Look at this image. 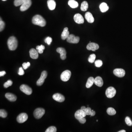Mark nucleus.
<instances>
[{"mask_svg":"<svg viewBox=\"0 0 132 132\" xmlns=\"http://www.w3.org/2000/svg\"><path fill=\"white\" fill-rule=\"evenodd\" d=\"M32 23L35 25H37L41 27H43L46 25L45 19L41 15H36L33 17Z\"/></svg>","mask_w":132,"mask_h":132,"instance_id":"1","label":"nucleus"},{"mask_svg":"<svg viewBox=\"0 0 132 132\" xmlns=\"http://www.w3.org/2000/svg\"><path fill=\"white\" fill-rule=\"evenodd\" d=\"M7 45L10 50H15L18 46V41L16 37L11 36L9 38L7 41Z\"/></svg>","mask_w":132,"mask_h":132,"instance_id":"2","label":"nucleus"},{"mask_svg":"<svg viewBox=\"0 0 132 132\" xmlns=\"http://www.w3.org/2000/svg\"><path fill=\"white\" fill-rule=\"evenodd\" d=\"M116 89L112 87H110L106 91V96L109 98H113L116 95Z\"/></svg>","mask_w":132,"mask_h":132,"instance_id":"3","label":"nucleus"},{"mask_svg":"<svg viewBox=\"0 0 132 132\" xmlns=\"http://www.w3.org/2000/svg\"><path fill=\"white\" fill-rule=\"evenodd\" d=\"M45 110L43 108H37L34 112V116L36 119H41L45 114Z\"/></svg>","mask_w":132,"mask_h":132,"instance_id":"4","label":"nucleus"},{"mask_svg":"<svg viewBox=\"0 0 132 132\" xmlns=\"http://www.w3.org/2000/svg\"><path fill=\"white\" fill-rule=\"evenodd\" d=\"M71 75V72L69 70H66L61 75V79L62 81L67 82L69 80Z\"/></svg>","mask_w":132,"mask_h":132,"instance_id":"5","label":"nucleus"},{"mask_svg":"<svg viewBox=\"0 0 132 132\" xmlns=\"http://www.w3.org/2000/svg\"><path fill=\"white\" fill-rule=\"evenodd\" d=\"M47 75H48V73H47V72L46 71H43L42 72L41 77L38 79V80L36 84L37 85L41 86L43 84L45 79L47 78Z\"/></svg>","mask_w":132,"mask_h":132,"instance_id":"6","label":"nucleus"},{"mask_svg":"<svg viewBox=\"0 0 132 132\" xmlns=\"http://www.w3.org/2000/svg\"><path fill=\"white\" fill-rule=\"evenodd\" d=\"M20 89L26 95H30L32 94V90L31 88L26 85L23 84L20 87Z\"/></svg>","mask_w":132,"mask_h":132,"instance_id":"7","label":"nucleus"},{"mask_svg":"<svg viewBox=\"0 0 132 132\" xmlns=\"http://www.w3.org/2000/svg\"><path fill=\"white\" fill-rule=\"evenodd\" d=\"M67 42L71 43H78L80 41V38L78 36H75L73 35H69L68 37L66 39Z\"/></svg>","mask_w":132,"mask_h":132,"instance_id":"8","label":"nucleus"},{"mask_svg":"<svg viewBox=\"0 0 132 132\" xmlns=\"http://www.w3.org/2000/svg\"><path fill=\"white\" fill-rule=\"evenodd\" d=\"M28 119V116L25 113H21L19 114L17 118L18 123H24Z\"/></svg>","mask_w":132,"mask_h":132,"instance_id":"9","label":"nucleus"},{"mask_svg":"<svg viewBox=\"0 0 132 132\" xmlns=\"http://www.w3.org/2000/svg\"><path fill=\"white\" fill-rule=\"evenodd\" d=\"M113 73L116 76L119 78L123 77L126 74L125 71L123 69L121 68L115 69L114 70Z\"/></svg>","mask_w":132,"mask_h":132,"instance_id":"10","label":"nucleus"},{"mask_svg":"<svg viewBox=\"0 0 132 132\" xmlns=\"http://www.w3.org/2000/svg\"><path fill=\"white\" fill-rule=\"evenodd\" d=\"M32 5L31 0H26V1L21 5L20 10L21 12L26 11Z\"/></svg>","mask_w":132,"mask_h":132,"instance_id":"11","label":"nucleus"},{"mask_svg":"<svg viewBox=\"0 0 132 132\" xmlns=\"http://www.w3.org/2000/svg\"><path fill=\"white\" fill-rule=\"evenodd\" d=\"M75 22L78 24H82L84 23V19L83 17L80 14H76L74 16Z\"/></svg>","mask_w":132,"mask_h":132,"instance_id":"12","label":"nucleus"},{"mask_svg":"<svg viewBox=\"0 0 132 132\" xmlns=\"http://www.w3.org/2000/svg\"><path fill=\"white\" fill-rule=\"evenodd\" d=\"M86 115V114L84 111L80 109L78 110L76 112V113H75V116L77 120H78L81 118L85 117Z\"/></svg>","mask_w":132,"mask_h":132,"instance_id":"13","label":"nucleus"},{"mask_svg":"<svg viewBox=\"0 0 132 132\" xmlns=\"http://www.w3.org/2000/svg\"><path fill=\"white\" fill-rule=\"evenodd\" d=\"M53 98L55 100L60 102H64L65 100L64 96L60 93H56L54 94L53 96Z\"/></svg>","mask_w":132,"mask_h":132,"instance_id":"14","label":"nucleus"},{"mask_svg":"<svg viewBox=\"0 0 132 132\" xmlns=\"http://www.w3.org/2000/svg\"><path fill=\"white\" fill-rule=\"evenodd\" d=\"M99 48V46L97 44L94 43H90L87 46V48L89 50L95 51Z\"/></svg>","mask_w":132,"mask_h":132,"instance_id":"15","label":"nucleus"},{"mask_svg":"<svg viewBox=\"0 0 132 132\" xmlns=\"http://www.w3.org/2000/svg\"><path fill=\"white\" fill-rule=\"evenodd\" d=\"M57 51L60 54V57L62 60H65L66 59V52L64 48H58Z\"/></svg>","mask_w":132,"mask_h":132,"instance_id":"16","label":"nucleus"},{"mask_svg":"<svg viewBox=\"0 0 132 132\" xmlns=\"http://www.w3.org/2000/svg\"><path fill=\"white\" fill-rule=\"evenodd\" d=\"M85 19H86L87 21H88V23H92L94 22V18L93 17L91 13L89 12H87L85 13Z\"/></svg>","mask_w":132,"mask_h":132,"instance_id":"17","label":"nucleus"},{"mask_svg":"<svg viewBox=\"0 0 132 132\" xmlns=\"http://www.w3.org/2000/svg\"><path fill=\"white\" fill-rule=\"evenodd\" d=\"M38 52L34 48H31L30 51V56L33 59H37L38 58Z\"/></svg>","mask_w":132,"mask_h":132,"instance_id":"18","label":"nucleus"},{"mask_svg":"<svg viewBox=\"0 0 132 132\" xmlns=\"http://www.w3.org/2000/svg\"><path fill=\"white\" fill-rule=\"evenodd\" d=\"M5 97L7 100L11 102H14L17 100V96L14 94L11 93L6 94Z\"/></svg>","mask_w":132,"mask_h":132,"instance_id":"19","label":"nucleus"},{"mask_svg":"<svg viewBox=\"0 0 132 132\" xmlns=\"http://www.w3.org/2000/svg\"><path fill=\"white\" fill-rule=\"evenodd\" d=\"M69 35V32L68 31V28L67 27L65 28L64 29L61 35V39L63 40H65L67 39Z\"/></svg>","mask_w":132,"mask_h":132,"instance_id":"20","label":"nucleus"},{"mask_svg":"<svg viewBox=\"0 0 132 132\" xmlns=\"http://www.w3.org/2000/svg\"><path fill=\"white\" fill-rule=\"evenodd\" d=\"M94 84L97 85V86L99 87H102L103 84V81L102 78L100 76L96 77L95 78Z\"/></svg>","mask_w":132,"mask_h":132,"instance_id":"21","label":"nucleus"},{"mask_svg":"<svg viewBox=\"0 0 132 132\" xmlns=\"http://www.w3.org/2000/svg\"><path fill=\"white\" fill-rule=\"evenodd\" d=\"M48 5L50 10H54L56 7V3L54 0H48Z\"/></svg>","mask_w":132,"mask_h":132,"instance_id":"22","label":"nucleus"},{"mask_svg":"<svg viewBox=\"0 0 132 132\" xmlns=\"http://www.w3.org/2000/svg\"><path fill=\"white\" fill-rule=\"evenodd\" d=\"M94 80L95 78L93 77H90L88 78L86 84V87L87 88H90L93 85L94 83Z\"/></svg>","mask_w":132,"mask_h":132,"instance_id":"23","label":"nucleus"},{"mask_svg":"<svg viewBox=\"0 0 132 132\" xmlns=\"http://www.w3.org/2000/svg\"><path fill=\"white\" fill-rule=\"evenodd\" d=\"M100 9L102 12H107L109 10V6L105 3H101L100 6Z\"/></svg>","mask_w":132,"mask_h":132,"instance_id":"24","label":"nucleus"},{"mask_svg":"<svg viewBox=\"0 0 132 132\" xmlns=\"http://www.w3.org/2000/svg\"><path fill=\"white\" fill-rule=\"evenodd\" d=\"M69 5L72 8H77L78 7V2L75 0H69L68 2Z\"/></svg>","mask_w":132,"mask_h":132,"instance_id":"25","label":"nucleus"},{"mask_svg":"<svg viewBox=\"0 0 132 132\" xmlns=\"http://www.w3.org/2000/svg\"><path fill=\"white\" fill-rule=\"evenodd\" d=\"M88 7H89V5H88V3L86 1H84L81 4L80 9L82 11L85 12L88 9Z\"/></svg>","mask_w":132,"mask_h":132,"instance_id":"26","label":"nucleus"},{"mask_svg":"<svg viewBox=\"0 0 132 132\" xmlns=\"http://www.w3.org/2000/svg\"><path fill=\"white\" fill-rule=\"evenodd\" d=\"M107 113L109 115L113 116L115 115L116 113V110L112 108H109L107 110Z\"/></svg>","mask_w":132,"mask_h":132,"instance_id":"27","label":"nucleus"},{"mask_svg":"<svg viewBox=\"0 0 132 132\" xmlns=\"http://www.w3.org/2000/svg\"><path fill=\"white\" fill-rule=\"evenodd\" d=\"M36 49L39 53L42 54L44 50L45 49V47L43 45H41V46H37L36 47Z\"/></svg>","mask_w":132,"mask_h":132,"instance_id":"28","label":"nucleus"},{"mask_svg":"<svg viewBox=\"0 0 132 132\" xmlns=\"http://www.w3.org/2000/svg\"><path fill=\"white\" fill-rule=\"evenodd\" d=\"M26 0H15L14 5L16 6H19L23 5Z\"/></svg>","mask_w":132,"mask_h":132,"instance_id":"29","label":"nucleus"},{"mask_svg":"<svg viewBox=\"0 0 132 132\" xmlns=\"http://www.w3.org/2000/svg\"><path fill=\"white\" fill-rule=\"evenodd\" d=\"M96 58V55L95 54H93L90 55L88 58V61L91 63H93L95 61Z\"/></svg>","mask_w":132,"mask_h":132,"instance_id":"30","label":"nucleus"},{"mask_svg":"<svg viewBox=\"0 0 132 132\" xmlns=\"http://www.w3.org/2000/svg\"><path fill=\"white\" fill-rule=\"evenodd\" d=\"M7 112L4 109H1L0 110V116L2 118H5L7 116Z\"/></svg>","mask_w":132,"mask_h":132,"instance_id":"31","label":"nucleus"},{"mask_svg":"<svg viewBox=\"0 0 132 132\" xmlns=\"http://www.w3.org/2000/svg\"><path fill=\"white\" fill-rule=\"evenodd\" d=\"M57 131V128L54 126H51L49 127L46 130V132H56Z\"/></svg>","mask_w":132,"mask_h":132,"instance_id":"32","label":"nucleus"},{"mask_svg":"<svg viewBox=\"0 0 132 132\" xmlns=\"http://www.w3.org/2000/svg\"><path fill=\"white\" fill-rule=\"evenodd\" d=\"M125 122L126 123V124L128 126H132V121L131 119L129 117H126L125 119Z\"/></svg>","mask_w":132,"mask_h":132,"instance_id":"33","label":"nucleus"},{"mask_svg":"<svg viewBox=\"0 0 132 132\" xmlns=\"http://www.w3.org/2000/svg\"><path fill=\"white\" fill-rule=\"evenodd\" d=\"M102 61L101 60H97L95 61V66H96V67L99 68V67H101V66L102 65Z\"/></svg>","mask_w":132,"mask_h":132,"instance_id":"34","label":"nucleus"},{"mask_svg":"<svg viewBox=\"0 0 132 132\" xmlns=\"http://www.w3.org/2000/svg\"><path fill=\"white\" fill-rule=\"evenodd\" d=\"M12 80H8L7 82L5 83L4 84V87L5 88H7L10 86L12 85Z\"/></svg>","mask_w":132,"mask_h":132,"instance_id":"35","label":"nucleus"},{"mask_svg":"<svg viewBox=\"0 0 132 132\" xmlns=\"http://www.w3.org/2000/svg\"><path fill=\"white\" fill-rule=\"evenodd\" d=\"M5 23L2 19L0 18V32L2 31L3 29L5 28Z\"/></svg>","mask_w":132,"mask_h":132,"instance_id":"36","label":"nucleus"},{"mask_svg":"<svg viewBox=\"0 0 132 132\" xmlns=\"http://www.w3.org/2000/svg\"><path fill=\"white\" fill-rule=\"evenodd\" d=\"M45 43H47L48 45H50L52 41V39L50 37H48L45 39Z\"/></svg>","mask_w":132,"mask_h":132,"instance_id":"37","label":"nucleus"},{"mask_svg":"<svg viewBox=\"0 0 132 132\" xmlns=\"http://www.w3.org/2000/svg\"><path fill=\"white\" fill-rule=\"evenodd\" d=\"M84 112H85L87 115H90L91 113L92 110L90 108L87 107L86 108Z\"/></svg>","mask_w":132,"mask_h":132,"instance_id":"38","label":"nucleus"},{"mask_svg":"<svg viewBox=\"0 0 132 132\" xmlns=\"http://www.w3.org/2000/svg\"><path fill=\"white\" fill-rule=\"evenodd\" d=\"M30 63L29 62H28L27 63L24 62L23 64V68L24 69H27L28 67H30Z\"/></svg>","mask_w":132,"mask_h":132,"instance_id":"39","label":"nucleus"},{"mask_svg":"<svg viewBox=\"0 0 132 132\" xmlns=\"http://www.w3.org/2000/svg\"><path fill=\"white\" fill-rule=\"evenodd\" d=\"M23 68L22 67H20L19 70V72H18V74L19 75H23L24 74V72L23 70Z\"/></svg>","mask_w":132,"mask_h":132,"instance_id":"40","label":"nucleus"},{"mask_svg":"<svg viewBox=\"0 0 132 132\" xmlns=\"http://www.w3.org/2000/svg\"><path fill=\"white\" fill-rule=\"evenodd\" d=\"M79 122L81 124H84L86 122V119L84 117H83V118H81V119H80L78 120Z\"/></svg>","mask_w":132,"mask_h":132,"instance_id":"41","label":"nucleus"},{"mask_svg":"<svg viewBox=\"0 0 132 132\" xmlns=\"http://www.w3.org/2000/svg\"><path fill=\"white\" fill-rule=\"evenodd\" d=\"M6 74V72L5 71L0 72V76L2 77V76H4Z\"/></svg>","mask_w":132,"mask_h":132,"instance_id":"42","label":"nucleus"},{"mask_svg":"<svg viewBox=\"0 0 132 132\" xmlns=\"http://www.w3.org/2000/svg\"><path fill=\"white\" fill-rule=\"evenodd\" d=\"M96 114V112L94 110H92L91 113L90 114V116H93Z\"/></svg>","mask_w":132,"mask_h":132,"instance_id":"43","label":"nucleus"},{"mask_svg":"<svg viewBox=\"0 0 132 132\" xmlns=\"http://www.w3.org/2000/svg\"><path fill=\"white\" fill-rule=\"evenodd\" d=\"M86 108L85 107H84V106H83L81 108V109L82 110H83V111H84V110H85V109H86Z\"/></svg>","mask_w":132,"mask_h":132,"instance_id":"44","label":"nucleus"},{"mask_svg":"<svg viewBox=\"0 0 132 132\" xmlns=\"http://www.w3.org/2000/svg\"><path fill=\"white\" fill-rule=\"evenodd\" d=\"M119 132H126V131L124 130H122L120 131H118Z\"/></svg>","mask_w":132,"mask_h":132,"instance_id":"45","label":"nucleus"},{"mask_svg":"<svg viewBox=\"0 0 132 132\" xmlns=\"http://www.w3.org/2000/svg\"><path fill=\"white\" fill-rule=\"evenodd\" d=\"M3 0V1H6V0Z\"/></svg>","mask_w":132,"mask_h":132,"instance_id":"46","label":"nucleus"}]
</instances>
